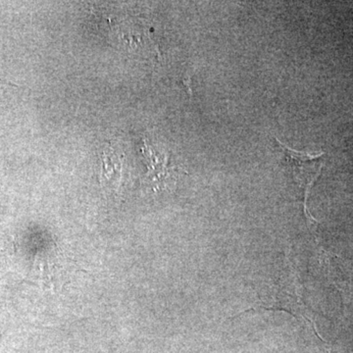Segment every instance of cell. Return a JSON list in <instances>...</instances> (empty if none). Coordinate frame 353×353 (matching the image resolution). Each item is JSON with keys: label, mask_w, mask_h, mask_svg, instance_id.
I'll use <instances>...</instances> for the list:
<instances>
[{"label": "cell", "mask_w": 353, "mask_h": 353, "mask_svg": "<svg viewBox=\"0 0 353 353\" xmlns=\"http://www.w3.org/2000/svg\"><path fill=\"white\" fill-rule=\"evenodd\" d=\"M278 143L280 145L281 150L284 152L285 162L292 169L294 179L299 183V187L304 189V194H305L304 208H305V212L307 213L308 218L315 222V219H313L312 216L308 212L306 201H307L308 192L311 185L315 182L316 179L321 173L323 163L320 161L319 158L322 157L324 153L321 152L315 155L305 154V153L297 152L292 148H288L287 146L282 145V143L279 141Z\"/></svg>", "instance_id": "obj_1"}, {"label": "cell", "mask_w": 353, "mask_h": 353, "mask_svg": "<svg viewBox=\"0 0 353 353\" xmlns=\"http://www.w3.org/2000/svg\"><path fill=\"white\" fill-rule=\"evenodd\" d=\"M112 150L104 152L103 154V170H102V182L105 181L117 180L116 175L120 178L121 161L118 157L113 154Z\"/></svg>", "instance_id": "obj_2"}, {"label": "cell", "mask_w": 353, "mask_h": 353, "mask_svg": "<svg viewBox=\"0 0 353 353\" xmlns=\"http://www.w3.org/2000/svg\"><path fill=\"white\" fill-rule=\"evenodd\" d=\"M0 83H8L4 82V81H2L1 79H0Z\"/></svg>", "instance_id": "obj_3"}]
</instances>
